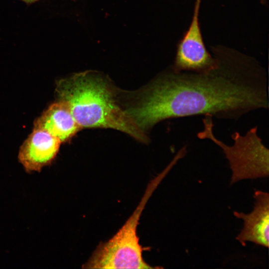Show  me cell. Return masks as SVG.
<instances>
[{
  "label": "cell",
  "instance_id": "8",
  "mask_svg": "<svg viewBox=\"0 0 269 269\" xmlns=\"http://www.w3.org/2000/svg\"><path fill=\"white\" fill-rule=\"evenodd\" d=\"M34 128L46 131L61 143L69 140L82 129L68 105L60 100L50 105L35 121Z\"/></svg>",
  "mask_w": 269,
  "mask_h": 269
},
{
  "label": "cell",
  "instance_id": "10",
  "mask_svg": "<svg viewBox=\"0 0 269 269\" xmlns=\"http://www.w3.org/2000/svg\"><path fill=\"white\" fill-rule=\"evenodd\" d=\"M260 1L263 4H265L266 3V0H260Z\"/></svg>",
  "mask_w": 269,
  "mask_h": 269
},
{
  "label": "cell",
  "instance_id": "2",
  "mask_svg": "<svg viewBox=\"0 0 269 269\" xmlns=\"http://www.w3.org/2000/svg\"><path fill=\"white\" fill-rule=\"evenodd\" d=\"M55 90L59 100L68 105L82 128H111L139 141H147L127 111L116 104L110 86L97 74L85 72L61 79Z\"/></svg>",
  "mask_w": 269,
  "mask_h": 269
},
{
  "label": "cell",
  "instance_id": "6",
  "mask_svg": "<svg viewBox=\"0 0 269 269\" xmlns=\"http://www.w3.org/2000/svg\"><path fill=\"white\" fill-rule=\"evenodd\" d=\"M253 210L249 213L234 211L233 215L243 221V226L236 237L243 246L247 242L268 248L269 245V194L256 190Z\"/></svg>",
  "mask_w": 269,
  "mask_h": 269
},
{
  "label": "cell",
  "instance_id": "4",
  "mask_svg": "<svg viewBox=\"0 0 269 269\" xmlns=\"http://www.w3.org/2000/svg\"><path fill=\"white\" fill-rule=\"evenodd\" d=\"M161 179L157 176L148 186L132 216L109 241L99 245L83 268L86 269H153L142 256L136 229L143 209Z\"/></svg>",
  "mask_w": 269,
  "mask_h": 269
},
{
  "label": "cell",
  "instance_id": "7",
  "mask_svg": "<svg viewBox=\"0 0 269 269\" xmlns=\"http://www.w3.org/2000/svg\"><path fill=\"white\" fill-rule=\"evenodd\" d=\"M61 143L46 131L34 128L19 149L18 161L27 173L40 172L55 159Z\"/></svg>",
  "mask_w": 269,
  "mask_h": 269
},
{
  "label": "cell",
  "instance_id": "1",
  "mask_svg": "<svg viewBox=\"0 0 269 269\" xmlns=\"http://www.w3.org/2000/svg\"><path fill=\"white\" fill-rule=\"evenodd\" d=\"M217 66L205 72L171 67L150 85L136 107L127 110L142 131L163 120L210 116L237 120L269 108L268 77L255 58L234 50L214 48Z\"/></svg>",
  "mask_w": 269,
  "mask_h": 269
},
{
  "label": "cell",
  "instance_id": "9",
  "mask_svg": "<svg viewBox=\"0 0 269 269\" xmlns=\"http://www.w3.org/2000/svg\"><path fill=\"white\" fill-rule=\"evenodd\" d=\"M21 1H23V2H25L27 4H31L34 2H35L37 1H38L39 0H20Z\"/></svg>",
  "mask_w": 269,
  "mask_h": 269
},
{
  "label": "cell",
  "instance_id": "3",
  "mask_svg": "<svg viewBox=\"0 0 269 269\" xmlns=\"http://www.w3.org/2000/svg\"><path fill=\"white\" fill-rule=\"evenodd\" d=\"M202 121L204 129L197 137L210 140L222 149L232 172L230 185L244 180L269 177V149L258 135V126L251 128L245 135L233 133V143L229 145L215 136L212 117L206 116Z\"/></svg>",
  "mask_w": 269,
  "mask_h": 269
},
{
  "label": "cell",
  "instance_id": "5",
  "mask_svg": "<svg viewBox=\"0 0 269 269\" xmlns=\"http://www.w3.org/2000/svg\"><path fill=\"white\" fill-rule=\"evenodd\" d=\"M201 0H195L190 25L178 43L173 65L176 72H207L218 64L217 57L208 51L204 44L199 21Z\"/></svg>",
  "mask_w": 269,
  "mask_h": 269
}]
</instances>
